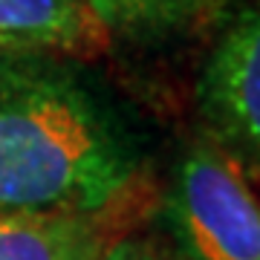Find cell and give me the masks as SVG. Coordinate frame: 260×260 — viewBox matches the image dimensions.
<instances>
[{
	"label": "cell",
	"instance_id": "6da1fadb",
	"mask_svg": "<svg viewBox=\"0 0 260 260\" xmlns=\"http://www.w3.org/2000/svg\"><path fill=\"white\" fill-rule=\"evenodd\" d=\"M139 177V150L93 84L38 58L0 67V214H93Z\"/></svg>",
	"mask_w": 260,
	"mask_h": 260
},
{
	"label": "cell",
	"instance_id": "7a4b0ae2",
	"mask_svg": "<svg viewBox=\"0 0 260 260\" xmlns=\"http://www.w3.org/2000/svg\"><path fill=\"white\" fill-rule=\"evenodd\" d=\"M165 217L185 260H260V200L217 142H194L179 156Z\"/></svg>",
	"mask_w": 260,
	"mask_h": 260
},
{
	"label": "cell",
	"instance_id": "3957f363",
	"mask_svg": "<svg viewBox=\"0 0 260 260\" xmlns=\"http://www.w3.org/2000/svg\"><path fill=\"white\" fill-rule=\"evenodd\" d=\"M200 107L214 142L260 171V3L220 32L200 75Z\"/></svg>",
	"mask_w": 260,
	"mask_h": 260
},
{
	"label": "cell",
	"instance_id": "277c9868",
	"mask_svg": "<svg viewBox=\"0 0 260 260\" xmlns=\"http://www.w3.org/2000/svg\"><path fill=\"white\" fill-rule=\"evenodd\" d=\"M107 41L87 0H0V52H95Z\"/></svg>",
	"mask_w": 260,
	"mask_h": 260
},
{
	"label": "cell",
	"instance_id": "5b68a950",
	"mask_svg": "<svg viewBox=\"0 0 260 260\" xmlns=\"http://www.w3.org/2000/svg\"><path fill=\"white\" fill-rule=\"evenodd\" d=\"M102 246L93 217L0 214V260H95Z\"/></svg>",
	"mask_w": 260,
	"mask_h": 260
},
{
	"label": "cell",
	"instance_id": "8992f818",
	"mask_svg": "<svg viewBox=\"0 0 260 260\" xmlns=\"http://www.w3.org/2000/svg\"><path fill=\"white\" fill-rule=\"evenodd\" d=\"M208 0H87L107 32L121 35H162L182 26Z\"/></svg>",
	"mask_w": 260,
	"mask_h": 260
},
{
	"label": "cell",
	"instance_id": "52a82bcc",
	"mask_svg": "<svg viewBox=\"0 0 260 260\" xmlns=\"http://www.w3.org/2000/svg\"><path fill=\"white\" fill-rule=\"evenodd\" d=\"M95 260H162V257L148 243L124 237V240H116V243H104Z\"/></svg>",
	"mask_w": 260,
	"mask_h": 260
}]
</instances>
